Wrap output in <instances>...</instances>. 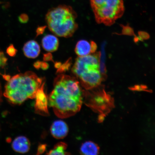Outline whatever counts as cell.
Here are the masks:
<instances>
[{"label": "cell", "instance_id": "cell-1", "mask_svg": "<svg viewBox=\"0 0 155 155\" xmlns=\"http://www.w3.org/2000/svg\"><path fill=\"white\" fill-rule=\"evenodd\" d=\"M83 94L80 84L75 78L58 75L54 81L53 90L48 97V106L58 117H71L81 109Z\"/></svg>", "mask_w": 155, "mask_h": 155}, {"label": "cell", "instance_id": "cell-2", "mask_svg": "<svg viewBox=\"0 0 155 155\" xmlns=\"http://www.w3.org/2000/svg\"><path fill=\"white\" fill-rule=\"evenodd\" d=\"M45 82L43 78L32 71L19 74L8 80L4 95L11 103L20 104L28 99L35 98L38 89Z\"/></svg>", "mask_w": 155, "mask_h": 155}, {"label": "cell", "instance_id": "cell-3", "mask_svg": "<svg viewBox=\"0 0 155 155\" xmlns=\"http://www.w3.org/2000/svg\"><path fill=\"white\" fill-rule=\"evenodd\" d=\"M77 15L69 6L61 5L49 10L46 15L48 28L55 35L71 37L78 28Z\"/></svg>", "mask_w": 155, "mask_h": 155}, {"label": "cell", "instance_id": "cell-4", "mask_svg": "<svg viewBox=\"0 0 155 155\" xmlns=\"http://www.w3.org/2000/svg\"><path fill=\"white\" fill-rule=\"evenodd\" d=\"M90 3L97 22L107 26L113 24L124 12L123 0H90Z\"/></svg>", "mask_w": 155, "mask_h": 155}, {"label": "cell", "instance_id": "cell-5", "mask_svg": "<svg viewBox=\"0 0 155 155\" xmlns=\"http://www.w3.org/2000/svg\"><path fill=\"white\" fill-rule=\"evenodd\" d=\"M72 73L86 89L95 88L100 85L103 79L100 63L91 59L79 61L74 68Z\"/></svg>", "mask_w": 155, "mask_h": 155}, {"label": "cell", "instance_id": "cell-6", "mask_svg": "<svg viewBox=\"0 0 155 155\" xmlns=\"http://www.w3.org/2000/svg\"><path fill=\"white\" fill-rule=\"evenodd\" d=\"M45 82L42 84L37 92L35 99V111L40 115L47 116L49 115L48 111V97L45 91Z\"/></svg>", "mask_w": 155, "mask_h": 155}, {"label": "cell", "instance_id": "cell-7", "mask_svg": "<svg viewBox=\"0 0 155 155\" xmlns=\"http://www.w3.org/2000/svg\"><path fill=\"white\" fill-rule=\"evenodd\" d=\"M97 49V45L95 42L83 40L78 42L75 51L78 57H83L95 53Z\"/></svg>", "mask_w": 155, "mask_h": 155}, {"label": "cell", "instance_id": "cell-8", "mask_svg": "<svg viewBox=\"0 0 155 155\" xmlns=\"http://www.w3.org/2000/svg\"><path fill=\"white\" fill-rule=\"evenodd\" d=\"M51 134L54 138L63 139L67 136L69 132V128L64 121L61 120L54 121L50 128Z\"/></svg>", "mask_w": 155, "mask_h": 155}, {"label": "cell", "instance_id": "cell-9", "mask_svg": "<svg viewBox=\"0 0 155 155\" xmlns=\"http://www.w3.org/2000/svg\"><path fill=\"white\" fill-rule=\"evenodd\" d=\"M12 148L15 152L24 154L28 152L30 150L31 144L29 139L24 136H19L13 141Z\"/></svg>", "mask_w": 155, "mask_h": 155}, {"label": "cell", "instance_id": "cell-10", "mask_svg": "<svg viewBox=\"0 0 155 155\" xmlns=\"http://www.w3.org/2000/svg\"><path fill=\"white\" fill-rule=\"evenodd\" d=\"M23 52L27 58L34 59L38 57L40 53V45L34 40L27 42L23 47Z\"/></svg>", "mask_w": 155, "mask_h": 155}, {"label": "cell", "instance_id": "cell-11", "mask_svg": "<svg viewBox=\"0 0 155 155\" xmlns=\"http://www.w3.org/2000/svg\"><path fill=\"white\" fill-rule=\"evenodd\" d=\"M42 45L46 51L53 52L57 51L59 46V40L53 35H47L42 40Z\"/></svg>", "mask_w": 155, "mask_h": 155}, {"label": "cell", "instance_id": "cell-12", "mask_svg": "<svg viewBox=\"0 0 155 155\" xmlns=\"http://www.w3.org/2000/svg\"><path fill=\"white\" fill-rule=\"evenodd\" d=\"M99 150V147L98 145L91 141H87L83 143L80 148L81 153L83 155H97Z\"/></svg>", "mask_w": 155, "mask_h": 155}, {"label": "cell", "instance_id": "cell-13", "mask_svg": "<svg viewBox=\"0 0 155 155\" xmlns=\"http://www.w3.org/2000/svg\"><path fill=\"white\" fill-rule=\"evenodd\" d=\"M102 95H98L94 97L92 103L93 104L92 106H95L94 107H95L96 108L99 109L100 108L104 109L110 103V99L109 96L104 94Z\"/></svg>", "mask_w": 155, "mask_h": 155}, {"label": "cell", "instance_id": "cell-14", "mask_svg": "<svg viewBox=\"0 0 155 155\" xmlns=\"http://www.w3.org/2000/svg\"><path fill=\"white\" fill-rule=\"evenodd\" d=\"M67 145L65 143L60 142L56 144L54 148L50 150L48 155H67L69 154L66 152Z\"/></svg>", "mask_w": 155, "mask_h": 155}, {"label": "cell", "instance_id": "cell-15", "mask_svg": "<svg viewBox=\"0 0 155 155\" xmlns=\"http://www.w3.org/2000/svg\"><path fill=\"white\" fill-rule=\"evenodd\" d=\"M71 59H69L67 60L63 64H61V67L57 69V73H61L68 70L71 66Z\"/></svg>", "mask_w": 155, "mask_h": 155}, {"label": "cell", "instance_id": "cell-16", "mask_svg": "<svg viewBox=\"0 0 155 155\" xmlns=\"http://www.w3.org/2000/svg\"><path fill=\"white\" fill-rule=\"evenodd\" d=\"M17 50L12 44L8 46L7 49V53L11 57H14L16 55Z\"/></svg>", "mask_w": 155, "mask_h": 155}, {"label": "cell", "instance_id": "cell-17", "mask_svg": "<svg viewBox=\"0 0 155 155\" xmlns=\"http://www.w3.org/2000/svg\"><path fill=\"white\" fill-rule=\"evenodd\" d=\"M7 59L4 54L0 50V68L5 66L6 64Z\"/></svg>", "mask_w": 155, "mask_h": 155}, {"label": "cell", "instance_id": "cell-18", "mask_svg": "<svg viewBox=\"0 0 155 155\" xmlns=\"http://www.w3.org/2000/svg\"><path fill=\"white\" fill-rule=\"evenodd\" d=\"M29 17L28 15L26 14H22L19 15L18 17V20L21 23L25 24L28 22Z\"/></svg>", "mask_w": 155, "mask_h": 155}, {"label": "cell", "instance_id": "cell-19", "mask_svg": "<svg viewBox=\"0 0 155 155\" xmlns=\"http://www.w3.org/2000/svg\"><path fill=\"white\" fill-rule=\"evenodd\" d=\"M46 144H41L39 145L38 149L37 154L43 153L46 150Z\"/></svg>", "mask_w": 155, "mask_h": 155}, {"label": "cell", "instance_id": "cell-20", "mask_svg": "<svg viewBox=\"0 0 155 155\" xmlns=\"http://www.w3.org/2000/svg\"><path fill=\"white\" fill-rule=\"evenodd\" d=\"M43 59L45 61H53L51 54L49 53L44 54Z\"/></svg>", "mask_w": 155, "mask_h": 155}, {"label": "cell", "instance_id": "cell-21", "mask_svg": "<svg viewBox=\"0 0 155 155\" xmlns=\"http://www.w3.org/2000/svg\"><path fill=\"white\" fill-rule=\"evenodd\" d=\"M46 27H39L37 30L36 32L37 36L43 34L45 29Z\"/></svg>", "mask_w": 155, "mask_h": 155}, {"label": "cell", "instance_id": "cell-22", "mask_svg": "<svg viewBox=\"0 0 155 155\" xmlns=\"http://www.w3.org/2000/svg\"><path fill=\"white\" fill-rule=\"evenodd\" d=\"M48 67H49V65L47 63L41 62L40 68H41L42 69L46 70L48 69Z\"/></svg>", "mask_w": 155, "mask_h": 155}, {"label": "cell", "instance_id": "cell-23", "mask_svg": "<svg viewBox=\"0 0 155 155\" xmlns=\"http://www.w3.org/2000/svg\"><path fill=\"white\" fill-rule=\"evenodd\" d=\"M41 61H37L35 63H34V67L37 69H39L40 68L41 64Z\"/></svg>", "mask_w": 155, "mask_h": 155}, {"label": "cell", "instance_id": "cell-24", "mask_svg": "<svg viewBox=\"0 0 155 155\" xmlns=\"http://www.w3.org/2000/svg\"><path fill=\"white\" fill-rule=\"evenodd\" d=\"M62 64L60 62H57L55 63V67L57 69L61 67V65Z\"/></svg>", "mask_w": 155, "mask_h": 155}, {"label": "cell", "instance_id": "cell-25", "mask_svg": "<svg viewBox=\"0 0 155 155\" xmlns=\"http://www.w3.org/2000/svg\"><path fill=\"white\" fill-rule=\"evenodd\" d=\"M2 89H1V84H0V102H1V101H2Z\"/></svg>", "mask_w": 155, "mask_h": 155}]
</instances>
